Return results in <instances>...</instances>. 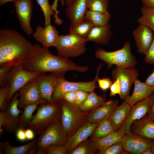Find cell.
<instances>
[{"instance_id": "cell-1", "label": "cell", "mask_w": 154, "mask_h": 154, "mask_svg": "<svg viewBox=\"0 0 154 154\" xmlns=\"http://www.w3.org/2000/svg\"><path fill=\"white\" fill-rule=\"evenodd\" d=\"M23 68L27 71L39 73L49 72L58 76L64 75L67 71H77L84 72L89 69L87 66H79L66 58L55 56L48 48L33 44L32 53L23 64Z\"/></svg>"}, {"instance_id": "cell-2", "label": "cell", "mask_w": 154, "mask_h": 154, "mask_svg": "<svg viewBox=\"0 0 154 154\" xmlns=\"http://www.w3.org/2000/svg\"><path fill=\"white\" fill-rule=\"evenodd\" d=\"M33 44L15 30H0V67L22 64L30 56Z\"/></svg>"}, {"instance_id": "cell-3", "label": "cell", "mask_w": 154, "mask_h": 154, "mask_svg": "<svg viewBox=\"0 0 154 154\" xmlns=\"http://www.w3.org/2000/svg\"><path fill=\"white\" fill-rule=\"evenodd\" d=\"M62 110L60 101L41 103L27 127L40 134L54 123L61 121Z\"/></svg>"}, {"instance_id": "cell-4", "label": "cell", "mask_w": 154, "mask_h": 154, "mask_svg": "<svg viewBox=\"0 0 154 154\" xmlns=\"http://www.w3.org/2000/svg\"><path fill=\"white\" fill-rule=\"evenodd\" d=\"M96 58L106 63L110 69L113 65L122 67H135L137 64L135 56L131 53L130 43L127 41L121 49L108 52L102 48L97 49L95 52Z\"/></svg>"}, {"instance_id": "cell-5", "label": "cell", "mask_w": 154, "mask_h": 154, "mask_svg": "<svg viewBox=\"0 0 154 154\" xmlns=\"http://www.w3.org/2000/svg\"><path fill=\"white\" fill-rule=\"evenodd\" d=\"M60 102L62 110L61 121L68 139L87 121L89 113L82 111L78 107L63 100Z\"/></svg>"}, {"instance_id": "cell-6", "label": "cell", "mask_w": 154, "mask_h": 154, "mask_svg": "<svg viewBox=\"0 0 154 154\" xmlns=\"http://www.w3.org/2000/svg\"><path fill=\"white\" fill-rule=\"evenodd\" d=\"M102 64L100 63L96 69V74L94 80L90 82H71L67 80L64 75L59 76L52 97V102H58L62 100L64 94L70 92L82 90L90 92L98 87L96 82Z\"/></svg>"}, {"instance_id": "cell-7", "label": "cell", "mask_w": 154, "mask_h": 154, "mask_svg": "<svg viewBox=\"0 0 154 154\" xmlns=\"http://www.w3.org/2000/svg\"><path fill=\"white\" fill-rule=\"evenodd\" d=\"M86 42L85 38L74 34L60 35L56 47L58 55L66 58L80 56L86 51Z\"/></svg>"}, {"instance_id": "cell-8", "label": "cell", "mask_w": 154, "mask_h": 154, "mask_svg": "<svg viewBox=\"0 0 154 154\" xmlns=\"http://www.w3.org/2000/svg\"><path fill=\"white\" fill-rule=\"evenodd\" d=\"M39 73L24 70L22 64L14 66L5 77L7 85L9 86L7 102L11 100L15 94L27 84L36 80Z\"/></svg>"}, {"instance_id": "cell-9", "label": "cell", "mask_w": 154, "mask_h": 154, "mask_svg": "<svg viewBox=\"0 0 154 154\" xmlns=\"http://www.w3.org/2000/svg\"><path fill=\"white\" fill-rule=\"evenodd\" d=\"M38 146H64L68 138L61 121L56 122L49 127L38 137Z\"/></svg>"}, {"instance_id": "cell-10", "label": "cell", "mask_w": 154, "mask_h": 154, "mask_svg": "<svg viewBox=\"0 0 154 154\" xmlns=\"http://www.w3.org/2000/svg\"><path fill=\"white\" fill-rule=\"evenodd\" d=\"M139 76L138 71L135 67L115 66L112 72V80L113 82L118 78L119 80L121 87L119 96L121 100H124L129 95L131 86Z\"/></svg>"}, {"instance_id": "cell-11", "label": "cell", "mask_w": 154, "mask_h": 154, "mask_svg": "<svg viewBox=\"0 0 154 154\" xmlns=\"http://www.w3.org/2000/svg\"><path fill=\"white\" fill-rule=\"evenodd\" d=\"M18 92V107L19 110L24 109L31 104L37 103L40 104L48 102L41 97L36 80L27 84Z\"/></svg>"}, {"instance_id": "cell-12", "label": "cell", "mask_w": 154, "mask_h": 154, "mask_svg": "<svg viewBox=\"0 0 154 154\" xmlns=\"http://www.w3.org/2000/svg\"><path fill=\"white\" fill-rule=\"evenodd\" d=\"M153 102L154 95L153 94L132 106L128 118L123 125L119 130L126 134H130V127L132 123L135 120L141 119L146 115Z\"/></svg>"}, {"instance_id": "cell-13", "label": "cell", "mask_w": 154, "mask_h": 154, "mask_svg": "<svg viewBox=\"0 0 154 154\" xmlns=\"http://www.w3.org/2000/svg\"><path fill=\"white\" fill-rule=\"evenodd\" d=\"M13 2L21 28L26 34L30 35L33 32L30 24L33 11L32 0H16Z\"/></svg>"}, {"instance_id": "cell-14", "label": "cell", "mask_w": 154, "mask_h": 154, "mask_svg": "<svg viewBox=\"0 0 154 154\" xmlns=\"http://www.w3.org/2000/svg\"><path fill=\"white\" fill-rule=\"evenodd\" d=\"M121 142L123 149L128 153L140 154L146 149L151 147L154 141L131 133L125 134Z\"/></svg>"}, {"instance_id": "cell-15", "label": "cell", "mask_w": 154, "mask_h": 154, "mask_svg": "<svg viewBox=\"0 0 154 154\" xmlns=\"http://www.w3.org/2000/svg\"><path fill=\"white\" fill-rule=\"evenodd\" d=\"M55 27L51 24L46 27L38 25L32 36L38 42L40 43L43 47L48 48L57 46L60 35Z\"/></svg>"}, {"instance_id": "cell-16", "label": "cell", "mask_w": 154, "mask_h": 154, "mask_svg": "<svg viewBox=\"0 0 154 154\" xmlns=\"http://www.w3.org/2000/svg\"><path fill=\"white\" fill-rule=\"evenodd\" d=\"M44 73H39L36 80L42 98L49 102H52V95L59 76L52 73L48 75Z\"/></svg>"}, {"instance_id": "cell-17", "label": "cell", "mask_w": 154, "mask_h": 154, "mask_svg": "<svg viewBox=\"0 0 154 154\" xmlns=\"http://www.w3.org/2000/svg\"><path fill=\"white\" fill-rule=\"evenodd\" d=\"M132 34L137 48V52L145 55L153 41L154 32L148 27L139 24L133 31Z\"/></svg>"}, {"instance_id": "cell-18", "label": "cell", "mask_w": 154, "mask_h": 154, "mask_svg": "<svg viewBox=\"0 0 154 154\" xmlns=\"http://www.w3.org/2000/svg\"><path fill=\"white\" fill-rule=\"evenodd\" d=\"M19 96L17 92L7 105L4 112L5 122L3 127L8 132L13 133L19 128L18 119L21 112L18 107Z\"/></svg>"}, {"instance_id": "cell-19", "label": "cell", "mask_w": 154, "mask_h": 154, "mask_svg": "<svg viewBox=\"0 0 154 154\" xmlns=\"http://www.w3.org/2000/svg\"><path fill=\"white\" fill-rule=\"evenodd\" d=\"M98 123V122L92 123L87 121L68 138L64 145L67 153L91 136Z\"/></svg>"}, {"instance_id": "cell-20", "label": "cell", "mask_w": 154, "mask_h": 154, "mask_svg": "<svg viewBox=\"0 0 154 154\" xmlns=\"http://www.w3.org/2000/svg\"><path fill=\"white\" fill-rule=\"evenodd\" d=\"M130 131L131 133L154 141V121L148 115L134 121Z\"/></svg>"}, {"instance_id": "cell-21", "label": "cell", "mask_w": 154, "mask_h": 154, "mask_svg": "<svg viewBox=\"0 0 154 154\" xmlns=\"http://www.w3.org/2000/svg\"><path fill=\"white\" fill-rule=\"evenodd\" d=\"M134 88L132 94L127 96L124 102L132 106L146 98L154 92V87L150 86L145 82L136 79L134 81Z\"/></svg>"}, {"instance_id": "cell-22", "label": "cell", "mask_w": 154, "mask_h": 154, "mask_svg": "<svg viewBox=\"0 0 154 154\" xmlns=\"http://www.w3.org/2000/svg\"><path fill=\"white\" fill-rule=\"evenodd\" d=\"M119 103L117 99L110 100L102 105L89 113L87 121L91 123L98 122L109 118Z\"/></svg>"}, {"instance_id": "cell-23", "label": "cell", "mask_w": 154, "mask_h": 154, "mask_svg": "<svg viewBox=\"0 0 154 154\" xmlns=\"http://www.w3.org/2000/svg\"><path fill=\"white\" fill-rule=\"evenodd\" d=\"M88 10L87 0H74L65 13L71 24H74L84 20Z\"/></svg>"}, {"instance_id": "cell-24", "label": "cell", "mask_w": 154, "mask_h": 154, "mask_svg": "<svg viewBox=\"0 0 154 154\" xmlns=\"http://www.w3.org/2000/svg\"><path fill=\"white\" fill-rule=\"evenodd\" d=\"M112 34L109 23L104 26L94 27L85 39L87 42L92 41L99 44L107 45Z\"/></svg>"}, {"instance_id": "cell-25", "label": "cell", "mask_w": 154, "mask_h": 154, "mask_svg": "<svg viewBox=\"0 0 154 154\" xmlns=\"http://www.w3.org/2000/svg\"><path fill=\"white\" fill-rule=\"evenodd\" d=\"M131 108V106L124 102L113 111L108 119L116 131H118L123 125Z\"/></svg>"}, {"instance_id": "cell-26", "label": "cell", "mask_w": 154, "mask_h": 154, "mask_svg": "<svg viewBox=\"0 0 154 154\" xmlns=\"http://www.w3.org/2000/svg\"><path fill=\"white\" fill-rule=\"evenodd\" d=\"M125 134L120 130L102 138L97 139H91L95 152L103 154L104 151L113 144L121 141L123 136Z\"/></svg>"}, {"instance_id": "cell-27", "label": "cell", "mask_w": 154, "mask_h": 154, "mask_svg": "<svg viewBox=\"0 0 154 154\" xmlns=\"http://www.w3.org/2000/svg\"><path fill=\"white\" fill-rule=\"evenodd\" d=\"M38 137L33 141L21 146L14 147L8 142H0V153L5 154H26L33 146L37 144Z\"/></svg>"}, {"instance_id": "cell-28", "label": "cell", "mask_w": 154, "mask_h": 154, "mask_svg": "<svg viewBox=\"0 0 154 154\" xmlns=\"http://www.w3.org/2000/svg\"><path fill=\"white\" fill-rule=\"evenodd\" d=\"M106 95L98 96L93 91L89 92L86 100L79 106L82 111L88 112L102 105L106 102Z\"/></svg>"}, {"instance_id": "cell-29", "label": "cell", "mask_w": 154, "mask_h": 154, "mask_svg": "<svg viewBox=\"0 0 154 154\" xmlns=\"http://www.w3.org/2000/svg\"><path fill=\"white\" fill-rule=\"evenodd\" d=\"M111 15L108 11L105 13L88 10L85 16V19L89 20L94 27L103 26L109 23Z\"/></svg>"}, {"instance_id": "cell-30", "label": "cell", "mask_w": 154, "mask_h": 154, "mask_svg": "<svg viewBox=\"0 0 154 154\" xmlns=\"http://www.w3.org/2000/svg\"><path fill=\"white\" fill-rule=\"evenodd\" d=\"M94 26L89 20L85 19L79 22L71 24L70 33L85 38Z\"/></svg>"}, {"instance_id": "cell-31", "label": "cell", "mask_w": 154, "mask_h": 154, "mask_svg": "<svg viewBox=\"0 0 154 154\" xmlns=\"http://www.w3.org/2000/svg\"><path fill=\"white\" fill-rule=\"evenodd\" d=\"M115 132L108 119H105L98 122V125L91 135L90 139H98Z\"/></svg>"}, {"instance_id": "cell-32", "label": "cell", "mask_w": 154, "mask_h": 154, "mask_svg": "<svg viewBox=\"0 0 154 154\" xmlns=\"http://www.w3.org/2000/svg\"><path fill=\"white\" fill-rule=\"evenodd\" d=\"M40 104L38 103L32 104L25 107L23 112L18 117L19 128L24 129L28 127L34 117V115H33V113Z\"/></svg>"}, {"instance_id": "cell-33", "label": "cell", "mask_w": 154, "mask_h": 154, "mask_svg": "<svg viewBox=\"0 0 154 154\" xmlns=\"http://www.w3.org/2000/svg\"><path fill=\"white\" fill-rule=\"evenodd\" d=\"M141 11L142 15L137 19V22L149 27L154 32V7L143 6Z\"/></svg>"}, {"instance_id": "cell-34", "label": "cell", "mask_w": 154, "mask_h": 154, "mask_svg": "<svg viewBox=\"0 0 154 154\" xmlns=\"http://www.w3.org/2000/svg\"><path fill=\"white\" fill-rule=\"evenodd\" d=\"M38 4L40 7L44 14V26L46 27L51 24V16H54L55 12L53 10L51 5L49 3V0H36Z\"/></svg>"}, {"instance_id": "cell-35", "label": "cell", "mask_w": 154, "mask_h": 154, "mask_svg": "<svg viewBox=\"0 0 154 154\" xmlns=\"http://www.w3.org/2000/svg\"><path fill=\"white\" fill-rule=\"evenodd\" d=\"M95 151L91 140L88 138L79 144L75 148L70 151L69 154H94Z\"/></svg>"}, {"instance_id": "cell-36", "label": "cell", "mask_w": 154, "mask_h": 154, "mask_svg": "<svg viewBox=\"0 0 154 154\" xmlns=\"http://www.w3.org/2000/svg\"><path fill=\"white\" fill-rule=\"evenodd\" d=\"M89 10L105 13L108 11L109 0H87Z\"/></svg>"}, {"instance_id": "cell-37", "label": "cell", "mask_w": 154, "mask_h": 154, "mask_svg": "<svg viewBox=\"0 0 154 154\" xmlns=\"http://www.w3.org/2000/svg\"><path fill=\"white\" fill-rule=\"evenodd\" d=\"M9 86L7 85L0 89V111L5 112L7 106V99L9 92Z\"/></svg>"}, {"instance_id": "cell-38", "label": "cell", "mask_w": 154, "mask_h": 154, "mask_svg": "<svg viewBox=\"0 0 154 154\" xmlns=\"http://www.w3.org/2000/svg\"><path fill=\"white\" fill-rule=\"evenodd\" d=\"M121 141L115 143L107 148L103 154H120L123 150Z\"/></svg>"}, {"instance_id": "cell-39", "label": "cell", "mask_w": 154, "mask_h": 154, "mask_svg": "<svg viewBox=\"0 0 154 154\" xmlns=\"http://www.w3.org/2000/svg\"><path fill=\"white\" fill-rule=\"evenodd\" d=\"M60 1L62 6L65 5V0H54L52 4L51 5V7L53 11L55 12L54 15L53 16L54 19V23L58 25H61L63 23L61 19L59 18L58 16L60 13V11L58 10L57 8L58 7V2Z\"/></svg>"}, {"instance_id": "cell-40", "label": "cell", "mask_w": 154, "mask_h": 154, "mask_svg": "<svg viewBox=\"0 0 154 154\" xmlns=\"http://www.w3.org/2000/svg\"><path fill=\"white\" fill-rule=\"evenodd\" d=\"M44 148L47 154H67L64 146H48Z\"/></svg>"}, {"instance_id": "cell-41", "label": "cell", "mask_w": 154, "mask_h": 154, "mask_svg": "<svg viewBox=\"0 0 154 154\" xmlns=\"http://www.w3.org/2000/svg\"><path fill=\"white\" fill-rule=\"evenodd\" d=\"M145 55L144 61L146 63L154 64V36L153 41Z\"/></svg>"}, {"instance_id": "cell-42", "label": "cell", "mask_w": 154, "mask_h": 154, "mask_svg": "<svg viewBox=\"0 0 154 154\" xmlns=\"http://www.w3.org/2000/svg\"><path fill=\"white\" fill-rule=\"evenodd\" d=\"M13 66H5L0 67V86L4 87L7 85L5 80L7 73L13 67Z\"/></svg>"}, {"instance_id": "cell-43", "label": "cell", "mask_w": 154, "mask_h": 154, "mask_svg": "<svg viewBox=\"0 0 154 154\" xmlns=\"http://www.w3.org/2000/svg\"><path fill=\"white\" fill-rule=\"evenodd\" d=\"M99 87L103 91H106L110 88L112 84L113 81L110 78L105 77L102 79L99 78L97 80Z\"/></svg>"}, {"instance_id": "cell-44", "label": "cell", "mask_w": 154, "mask_h": 154, "mask_svg": "<svg viewBox=\"0 0 154 154\" xmlns=\"http://www.w3.org/2000/svg\"><path fill=\"white\" fill-rule=\"evenodd\" d=\"M89 92L82 90H78L76 91V100L75 105L78 107L83 103L87 98Z\"/></svg>"}, {"instance_id": "cell-45", "label": "cell", "mask_w": 154, "mask_h": 154, "mask_svg": "<svg viewBox=\"0 0 154 154\" xmlns=\"http://www.w3.org/2000/svg\"><path fill=\"white\" fill-rule=\"evenodd\" d=\"M110 89V96H114L116 94H118L119 96L121 93V87L118 78H117L113 82Z\"/></svg>"}, {"instance_id": "cell-46", "label": "cell", "mask_w": 154, "mask_h": 154, "mask_svg": "<svg viewBox=\"0 0 154 154\" xmlns=\"http://www.w3.org/2000/svg\"><path fill=\"white\" fill-rule=\"evenodd\" d=\"M76 97V91L70 92L64 94L62 100L70 104L75 105Z\"/></svg>"}, {"instance_id": "cell-47", "label": "cell", "mask_w": 154, "mask_h": 154, "mask_svg": "<svg viewBox=\"0 0 154 154\" xmlns=\"http://www.w3.org/2000/svg\"><path fill=\"white\" fill-rule=\"evenodd\" d=\"M16 135L17 139L20 141H23L27 139L24 128H19L16 131Z\"/></svg>"}, {"instance_id": "cell-48", "label": "cell", "mask_w": 154, "mask_h": 154, "mask_svg": "<svg viewBox=\"0 0 154 154\" xmlns=\"http://www.w3.org/2000/svg\"><path fill=\"white\" fill-rule=\"evenodd\" d=\"M145 82L148 85L154 87V68L152 73L147 78Z\"/></svg>"}, {"instance_id": "cell-49", "label": "cell", "mask_w": 154, "mask_h": 154, "mask_svg": "<svg viewBox=\"0 0 154 154\" xmlns=\"http://www.w3.org/2000/svg\"><path fill=\"white\" fill-rule=\"evenodd\" d=\"M5 122L4 112L0 111V137L2 135L3 130L2 129Z\"/></svg>"}, {"instance_id": "cell-50", "label": "cell", "mask_w": 154, "mask_h": 154, "mask_svg": "<svg viewBox=\"0 0 154 154\" xmlns=\"http://www.w3.org/2000/svg\"><path fill=\"white\" fill-rule=\"evenodd\" d=\"M32 129L29 128L25 130V135L27 140H31L34 137V134Z\"/></svg>"}, {"instance_id": "cell-51", "label": "cell", "mask_w": 154, "mask_h": 154, "mask_svg": "<svg viewBox=\"0 0 154 154\" xmlns=\"http://www.w3.org/2000/svg\"><path fill=\"white\" fill-rule=\"evenodd\" d=\"M143 6L154 7V0H141Z\"/></svg>"}, {"instance_id": "cell-52", "label": "cell", "mask_w": 154, "mask_h": 154, "mask_svg": "<svg viewBox=\"0 0 154 154\" xmlns=\"http://www.w3.org/2000/svg\"><path fill=\"white\" fill-rule=\"evenodd\" d=\"M147 114L154 121V102L150 106Z\"/></svg>"}, {"instance_id": "cell-53", "label": "cell", "mask_w": 154, "mask_h": 154, "mask_svg": "<svg viewBox=\"0 0 154 154\" xmlns=\"http://www.w3.org/2000/svg\"><path fill=\"white\" fill-rule=\"evenodd\" d=\"M35 154H46L47 153L44 147L41 146H38Z\"/></svg>"}, {"instance_id": "cell-54", "label": "cell", "mask_w": 154, "mask_h": 154, "mask_svg": "<svg viewBox=\"0 0 154 154\" xmlns=\"http://www.w3.org/2000/svg\"><path fill=\"white\" fill-rule=\"evenodd\" d=\"M38 146L37 144L33 147L29 151L28 154H35L37 149Z\"/></svg>"}, {"instance_id": "cell-55", "label": "cell", "mask_w": 154, "mask_h": 154, "mask_svg": "<svg viewBox=\"0 0 154 154\" xmlns=\"http://www.w3.org/2000/svg\"><path fill=\"white\" fill-rule=\"evenodd\" d=\"M141 154H153L151 147L146 149L141 153Z\"/></svg>"}, {"instance_id": "cell-56", "label": "cell", "mask_w": 154, "mask_h": 154, "mask_svg": "<svg viewBox=\"0 0 154 154\" xmlns=\"http://www.w3.org/2000/svg\"><path fill=\"white\" fill-rule=\"evenodd\" d=\"M16 0H1L0 1V5L2 6L3 4L9 2H14Z\"/></svg>"}, {"instance_id": "cell-57", "label": "cell", "mask_w": 154, "mask_h": 154, "mask_svg": "<svg viewBox=\"0 0 154 154\" xmlns=\"http://www.w3.org/2000/svg\"><path fill=\"white\" fill-rule=\"evenodd\" d=\"M74 0H65V5L67 7H68L72 3Z\"/></svg>"}, {"instance_id": "cell-58", "label": "cell", "mask_w": 154, "mask_h": 154, "mask_svg": "<svg viewBox=\"0 0 154 154\" xmlns=\"http://www.w3.org/2000/svg\"><path fill=\"white\" fill-rule=\"evenodd\" d=\"M151 148L152 150L153 154H154V143L151 147Z\"/></svg>"}, {"instance_id": "cell-59", "label": "cell", "mask_w": 154, "mask_h": 154, "mask_svg": "<svg viewBox=\"0 0 154 154\" xmlns=\"http://www.w3.org/2000/svg\"><path fill=\"white\" fill-rule=\"evenodd\" d=\"M153 94H154V92H153Z\"/></svg>"}, {"instance_id": "cell-60", "label": "cell", "mask_w": 154, "mask_h": 154, "mask_svg": "<svg viewBox=\"0 0 154 154\" xmlns=\"http://www.w3.org/2000/svg\"><path fill=\"white\" fill-rule=\"evenodd\" d=\"M1 0H0V1H1Z\"/></svg>"}]
</instances>
